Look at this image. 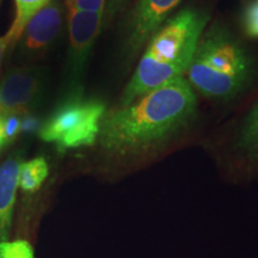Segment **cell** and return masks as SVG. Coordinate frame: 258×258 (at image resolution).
<instances>
[{
    "label": "cell",
    "mask_w": 258,
    "mask_h": 258,
    "mask_svg": "<svg viewBox=\"0 0 258 258\" xmlns=\"http://www.w3.org/2000/svg\"><path fill=\"white\" fill-rule=\"evenodd\" d=\"M196 106L195 91L179 77L104 116L98 139L111 153L143 152L182 131Z\"/></svg>",
    "instance_id": "obj_1"
},
{
    "label": "cell",
    "mask_w": 258,
    "mask_h": 258,
    "mask_svg": "<svg viewBox=\"0 0 258 258\" xmlns=\"http://www.w3.org/2000/svg\"><path fill=\"white\" fill-rule=\"evenodd\" d=\"M208 21L209 16L196 9H184L170 18L147 43L123 90L121 105L131 104L145 93L184 76Z\"/></svg>",
    "instance_id": "obj_2"
},
{
    "label": "cell",
    "mask_w": 258,
    "mask_h": 258,
    "mask_svg": "<svg viewBox=\"0 0 258 258\" xmlns=\"http://www.w3.org/2000/svg\"><path fill=\"white\" fill-rule=\"evenodd\" d=\"M186 74L194 91L207 98L228 99L249 83L251 61L230 32L213 29L202 36Z\"/></svg>",
    "instance_id": "obj_3"
},
{
    "label": "cell",
    "mask_w": 258,
    "mask_h": 258,
    "mask_svg": "<svg viewBox=\"0 0 258 258\" xmlns=\"http://www.w3.org/2000/svg\"><path fill=\"white\" fill-rule=\"evenodd\" d=\"M104 114V103L98 99L73 97L57 106L38 134L61 150L90 146L99 138Z\"/></svg>",
    "instance_id": "obj_4"
},
{
    "label": "cell",
    "mask_w": 258,
    "mask_h": 258,
    "mask_svg": "<svg viewBox=\"0 0 258 258\" xmlns=\"http://www.w3.org/2000/svg\"><path fill=\"white\" fill-rule=\"evenodd\" d=\"M43 91L42 73L35 69H16L0 84V114L24 115L37 104Z\"/></svg>",
    "instance_id": "obj_5"
},
{
    "label": "cell",
    "mask_w": 258,
    "mask_h": 258,
    "mask_svg": "<svg viewBox=\"0 0 258 258\" xmlns=\"http://www.w3.org/2000/svg\"><path fill=\"white\" fill-rule=\"evenodd\" d=\"M180 0H138L128 24L127 47L131 54L138 53L159 30Z\"/></svg>",
    "instance_id": "obj_6"
},
{
    "label": "cell",
    "mask_w": 258,
    "mask_h": 258,
    "mask_svg": "<svg viewBox=\"0 0 258 258\" xmlns=\"http://www.w3.org/2000/svg\"><path fill=\"white\" fill-rule=\"evenodd\" d=\"M103 12L80 11L69 6L67 28L70 41V63L73 73H79L101 31Z\"/></svg>",
    "instance_id": "obj_7"
},
{
    "label": "cell",
    "mask_w": 258,
    "mask_h": 258,
    "mask_svg": "<svg viewBox=\"0 0 258 258\" xmlns=\"http://www.w3.org/2000/svg\"><path fill=\"white\" fill-rule=\"evenodd\" d=\"M63 23V8L59 0H50L32 17L25 27L21 48L25 54L46 50L59 36Z\"/></svg>",
    "instance_id": "obj_8"
},
{
    "label": "cell",
    "mask_w": 258,
    "mask_h": 258,
    "mask_svg": "<svg viewBox=\"0 0 258 258\" xmlns=\"http://www.w3.org/2000/svg\"><path fill=\"white\" fill-rule=\"evenodd\" d=\"M21 165V157L15 154L0 166V243L6 240L11 228Z\"/></svg>",
    "instance_id": "obj_9"
},
{
    "label": "cell",
    "mask_w": 258,
    "mask_h": 258,
    "mask_svg": "<svg viewBox=\"0 0 258 258\" xmlns=\"http://www.w3.org/2000/svg\"><path fill=\"white\" fill-rule=\"evenodd\" d=\"M49 2L50 0H15L16 15L14 23L8 32L11 46L19 41L29 21Z\"/></svg>",
    "instance_id": "obj_10"
},
{
    "label": "cell",
    "mask_w": 258,
    "mask_h": 258,
    "mask_svg": "<svg viewBox=\"0 0 258 258\" xmlns=\"http://www.w3.org/2000/svg\"><path fill=\"white\" fill-rule=\"evenodd\" d=\"M48 176V165L44 158L38 157L22 163L19 170V186L28 192H34L40 188Z\"/></svg>",
    "instance_id": "obj_11"
},
{
    "label": "cell",
    "mask_w": 258,
    "mask_h": 258,
    "mask_svg": "<svg viewBox=\"0 0 258 258\" xmlns=\"http://www.w3.org/2000/svg\"><path fill=\"white\" fill-rule=\"evenodd\" d=\"M0 258H34V251L25 240L0 243Z\"/></svg>",
    "instance_id": "obj_12"
},
{
    "label": "cell",
    "mask_w": 258,
    "mask_h": 258,
    "mask_svg": "<svg viewBox=\"0 0 258 258\" xmlns=\"http://www.w3.org/2000/svg\"><path fill=\"white\" fill-rule=\"evenodd\" d=\"M243 29L246 36L258 38V0L246 5L243 12Z\"/></svg>",
    "instance_id": "obj_13"
},
{
    "label": "cell",
    "mask_w": 258,
    "mask_h": 258,
    "mask_svg": "<svg viewBox=\"0 0 258 258\" xmlns=\"http://www.w3.org/2000/svg\"><path fill=\"white\" fill-rule=\"evenodd\" d=\"M22 132V120L18 115L3 116V141L9 144L14 141Z\"/></svg>",
    "instance_id": "obj_14"
},
{
    "label": "cell",
    "mask_w": 258,
    "mask_h": 258,
    "mask_svg": "<svg viewBox=\"0 0 258 258\" xmlns=\"http://www.w3.org/2000/svg\"><path fill=\"white\" fill-rule=\"evenodd\" d=\"M67 4L80 11L103 12L104 14L106 0H67Z\"/></svg>",
    "instance_id": "obj_15"
},
{
    "label": "cell",
    "mask_w": 258,
    "mask_h": 258,
    "mask_svg": "<svg viewBox=\"0 0 258 258\" xmlns=\"http://www.w3.org/2000/svg\"><path fill=\"white\" fill-rule=\"evenodd\" d=\"M240 143L245 150L254 157H258V128L243 129Z\"/></svg>",
    "instance_id": "obj_16"
},
{
    "label": "cell",
    "mask_w": 258,
    "mask_h": 258,
    "mask_svg": "<svg viewBox=\"0 0 258 258\" xmlns=\"http://www.w3.org/2000/svg\"><path fill=\"white\" fill-rule=\"evenodd\" d=\"M129 2H131V0H106L104 16L109 18L114 17V16L117 14V12H120Z\"/></svg>",
    "instance_id": "obj_17"
},
{
    "label": "cell",
    "mask_w": 258,
    "mask_h": 258,
    "mask_svg": "<svg viewBox=\"0 0 258 258\" xmlns=\"http://www.w3.org/2000/svg\"><path fill=\"white\" fill-rule=\"evenodd\" d=\"M258 128V103L257 105L252 109L250 115L247 116L246 122H245L243 129H253Z\"/></svg>",
    "instance_id": "obj_18"
},
{
    "label": "cell",
    "mask_w": 258,
    "mask_h": 258,
    "mask_svg": "<svg viewBox=\"0 0 258 258\" xmlns=\"http://www.w3.org/2000/svg\"><path fill=\"white\" fill-rule=\"evenodd\" d=\"M38 127V122L35 117H29L24 118V121H22V131L25 132H31V131H36Z\"/></svg>",
    "instance_id": "obj_19"
},
{
    "label": "cell",
    "mask_w": 258,
    "mask_h": 258,
    "mask_svg": "<svg viewBox=\"0 0 258 258\" xmlns=\"http://www.w3.org/2000/svg\"><path fill=\"white\" fill-rule=\"evenodd\" d=\"M9 46H11V42H10L8 34L4 35V36H0V67H2L3 59H4L5 51L9 48Z\"/></svg>",
    "instance_id": "obj_20"
},
{
    "label": "cell",
    "mask_w": 258,
    "mask_h": 258,
    "mask_svg": "<svg viewBox=\"0 0 258 258\" xmlns=\"http://www.w3.org/2000/svg\"><path fill=\"white\" fill-rule=\"evenodd\" d=\"M4 145V141H3V116L0 114V146Z\"/></svg>",
    "instance_id": "obj_21"
},
{
    "label": "cell",
    "mask_w": 258,
    "mask_h": 258,
    "mask_svg": "<svg viewBox=\"0 0 258 258\" xmlns=\"http://www.w3.org/2000/svg\"><path fill=\"white\" fill-rule=\"evenodd\" d=\"M0 3H2V0H0Z\"/></svg>",
    "instance_id": "obj_22"
}]
</instances>
